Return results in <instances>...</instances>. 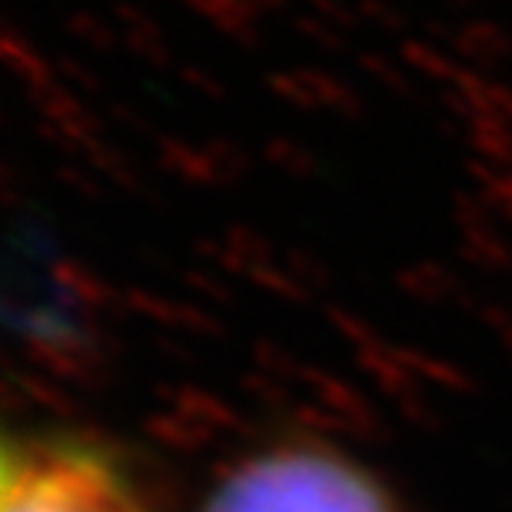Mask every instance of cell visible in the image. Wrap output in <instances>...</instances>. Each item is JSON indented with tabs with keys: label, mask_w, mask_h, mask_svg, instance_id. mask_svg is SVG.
Instances as JSON below:
<instances>
[{
	"label": "cell",
	"mask_w": 512,
	"mask_h": 512,
	"mask_svg": "<svg viewBox=\"0 0 512 512\" xmlns=\"http://www.w3.org/2000/svg\"><path fill=\"white\" fill-rule=\"evenodd\" d=\"M203 512H396V506L353 459L320 446H283L233 469Z\"/></svg>",
	"instance_id": "1"
},
{
	"label": "cell",
	"mask_w": 512,
	"mask_h": 512,
	"mask_svg": "<svg viewBox=\"0 0 512 512\" xmlns=\"http://www.w3.org/2000/svg\"><path fill=\"white\" fill-rule=\"evenodd\" d=\"M0 512H147L107 449L74 436H10Z\"/></svg>",
	"instance_id": "2"
}]
</instances>
